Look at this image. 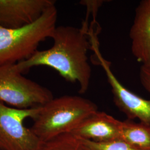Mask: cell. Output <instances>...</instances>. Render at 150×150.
Returning <instances> with one entry per match:
<instances>
[{"instance_id": "1", "label": "cell", "mask_w": 150, "mask_h": 150, "mask_svg": "<svg viewBox=\"0 0 150 150\" xmlns=\"http://www.w3.org/2000/svg\"><path fill=\"white\" fill-rule=\"evenodd\" d=\"M88 35L85 27L56 26L51 38L54 41L52 46L38 50L29 59L16 64V67L22 74L36 66L51 67L65 80L77 83L79 92L85 93L89 88L92 75L87 55L91 47Z\"/></svg>"}, {"instance_id": "2", "label": "cell", "mask_w": 150, "mask_h": 150, "mask_svg": "<svg viewBox=\"0 0 150 150\" xmlns=\"http://www.w3.org/2000/svg\"><path fill=\"white\" fill-rule=\"evenodd\" d=\"M98 111L94 102L82 97L64 95L54 98L40 107L31 129L41 141L45 142L71 132Z\"/></svg>"}, {"instance_id": "3", "label": "cell", "mask_w": 150, "mask_h": 150, "mask_svg": "<svg viewBox=\"0 0 150 150\" xmlns=\"http://www.w3.org/2000/svg\"><path fill=\"white\" fill-rule=\"evenodd\" d=\"M57 17L54 4L31 24L18 28L0 27V65L17 64L32 56L40 43L52 37Z\"/></svg>"}, {"instance_id": "4", "label": "cell", "mask_w": 150, "mask_h": 150, "mask_svg": "<svg viewBox=\"0 0 150 150\" xmlns=\"http://www.w3.org/2000/svg\"><path fill=\"white\" fill-rule=\"evenodd\" d=\"M54 98L47 88L23 76L16 64L0 65L1 103L28 109L41 107Z\"/></svg>"}, {"instance_id": "5", "label": "cell", "mask_w": 150, "mask_h": 150, "mask_svg": "<svg viewBox=\"0 0 150 150\" xmlns=\"http://www.w3.org/2000/svg\"><path fill=\"white\" fill-rule=\"evenodd\" d=\"M40 109L17 108L0 102V150H41L43 142L24 125Z\"/></svg>"}, {"instance_id": "6", "label": "cell", "mask_w": 150, "mask_h": 150, "mask_svg": "<svg viewBox=\"0 0 150 150\" xmlns=\"http://www.w3.org/2000/svg\"><path fill=\"white\" fill-rule=\"evenodd\" d=\"M91 49L98 64L104 70L111 88L113 101L128 120L138 119L139 122L150 124V100H146L129 91L120 82L111 69V62L100 52L98 42H92Z\"/></svg>"}, {"instance_id": "7", "label": "cell", "mask_w": 150, "mask_h": 150, "mask_svg": "<svg viewBox=\"0 0 150 150\" xmlns=\"http://www.w3.org/2000/svg\"><path fill=\"white\" fill-rule=\"evenodd\" d=\"M54 4L52 0H0V27L18 28L31 24Z\"/></svg>"}, {"instance_id": "8", "label": "cell", "mask_w": 150, "mask_h": 150, "mask_svg": "<svg viewBox=\"0 0 150 150\" xmlns=\"http://www.w3.org/2000/svg\"><path fill=\"white\" fill-rule=\"evenodd\" d=\"M122 121L104 112L97 111L86 118L71 132L76 137L96 143L121 139Z\"/></svg>"}, {"instance_id": "9", "label": "cell", "mask_w": 150, "mask_h": 150, "mask_svg": "<svg viewBox=\"0 0 150 150\" xmlns=\"http://www.w3.org/2000/svg\"><path fill=\"white\" fill-rule=\"evenodd\" d=\"M131 52L142 66L150 68V0H142L135 10L129 31Z\"/></svg>"}, {"instance_id": "10", "label": "cell", "mask_w": 150, "mask_h": 150, "mask_svg": "<svg viewBox=\"0 0 150 150\" xmlns=\"http://www.w3.org/2000/svg\"><path fill=\"white\" fill-rule=\"evenodd\" d=\"M121 140L139 150H150V124L122 121Z\"/></svg>"}, {"instance_id": "11", "label": "cell", "mask_w": 150, "mask_h": 150, "mask_svg": "<svg viewBox=\"0 0 150 150\" xmlns=\"http://www.w3.org/2000/svg\"><path fill=\"white\" fill-rule=\"evenodd\" d=\"M41 150H86V149L80 139L71 133H67L43 142Z\"/></svg>"}, {"instance_id": "12", "label": "cell", "mask_w": 150, "mask_h": 150, "mask_svg": "<svg viewBox=\"0 0 150 150\" xmlns=\"http://www.w3.org/2000/svg\"><path fill=\"white\" fill-rule=\"evenodd\" d=\"M80 139L86 150H139L121 139L107 143H96L87 139Z\"/></svg>"}, {"instance_id": "13", "label": "cell", "mask_w": 150, "mask_h": 150, "mask_svg": "<svg viewBox=\"0 0 150 150\" xmlns=\"http://www.w3.org/2000/svg\"><path fill=\"white\" fill-rule=\"evenodd\" d=\"M139 76L142 86L150 93V68L141 66L139 70Z\"/></svg>"}]
</instances>
